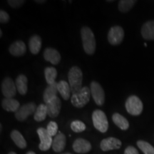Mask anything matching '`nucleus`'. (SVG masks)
Wrapping results in <instances>:
<instances>
[{
  "mask_svg": "<svg viewBox=\"0 0 154 154\" xmlns=\"http://www.w3.org/2000/svg\"><path fill=\"white\" fill-rule=\"evenodd\" d=\"M71 128L74 132L81 133L86 130V125L80 121H74L71 124Z\"/></svg>",
  "mask_w": 154,
  "mask_h": 154,
  "instance_id": "29",
  "label": "nucleus"
},
{
  "mask_svg": "<svg viewBox=\"0 0 154 154\" xmlns=\"http://www.w3.org/2000/svg\"><path fill=\"white\" fill-rule=\"evenodd\" d=\"M37 3H44V2H46V1H35Z\"/></svg>",
  "mask_w": 154,
  "mask_h": 154,
  "instance_id": "35",
  "label": "nucleus"
},
{
  "mask_svg": "<svg viewBox=\"0 0 154 154\" xmlns=\"http://www.w3.org/2000/svg\"><path fill=\"white\" fill-rule=\"evenodd\" d=\"M112 119L113 123L121 130L126 131L129 127V123H128V120L118 113H115L113 115Z\"/></svg>",
  "mask_w": 154,
  "mask_h": 154,
  "instance_id": "23",
  "label": "nucleus"
},
{
  "mask_svg": "<svg viewBox=\"0 0 154 154\" xmlns=\"http://www.w3.org/2000/svg\"><path fill=\"white\" fill-rule=\"evenodd\" d=\"M66 136L61 132H58L57 136L53 139L52 149L55 152H61L66 146Z\"/></svg>",
  "mask_w": 154,
  "mask_h": 154,
  "instance_id": "15",
  "label": "nucleus"
},
{
  "mask_svg": "<svg viewBox=\"0 0 154 154\" xmlns=\"http://www.w3.org/2000/svg\"><path fill=\"white\" fill-rule=\"evenodd\" d=\"M91 95L90 88H88L87 86H84L78 93L73 94L71 100L72 104L74 107L79 108V109L84 107L89 101Z\"/></svg>",
  "mask_w": 154,
  "mask_h": 154,
  "instance_id": "3",
  "label": "nucleus"
},
{
  "mask_svg": "<svg viewBox=\"0 0 154 154\" xmlns=\"http://www.w3.org/2000/svg\"><path fill=\"white\" fill-rule=\"evenodd\" d=\"M29 50L33 54H37L42 48V38L39 36L34 35L30 38L29 42Z\"/></svg>",
  "mask_w": 154,
  "mask_h": 154,
  "instance_id": "21",
  "label": "nucleus"
},
{
  "mask_svg": "<svg viewBox=\"0 0 154 154\" xmlns=\"http://www.w3.org/2000/svg\"><path fill=\"white\" fill-rule=\"evenodd\" d=\"M2 106L5 111L16 113L20 108V103L14 99H4L2 101Z\"/></svg>",
  "mask_w": 154,
  "mask_h": 154,
  "instance_id": "19",
  "label": "nucleus"
},
{
  "mask_svg": "<svg viewBox=\"0 0 154 154\" xmlns=\"http://www.w3.org/2000/svg\"><path fill=\"white\" fill-rule=\"evenodd\" d=\"M124 37V31L120 26H112L108 34V40L111 45H119Z\"/></svg>",
  "mask_w": 154,
  "mask_h": 154,
  "instance_id": "8",
  "label": "nucleus"
},
{
  "mask_svg": "<svg viewBox=\"0 0 154 154\" xmlns=\"http://www.w3.org/2000/svg\"><path fill=\"white\" fill-rule=\"evenodd\" d=\"M10 136L14 143L18 146L20 149H25L26 147V140L24 139V136H22L20 132L17 130L12 131L10 134Z\"/></svg>",
  "mask_w": 154,
  "mask_h": 154,
  "instance_id": "24",
  "label": "nucleus"
},
{
  "mask_svg": "<svg viewBox=\"0 0 154 154\" xmlns=\"http://www.w3.org/2000/svg\"><path fill=\"white\" fill-rule=\"evenodd\" d=\"M137 146L144 154H154V148L151 144L144 140H138Z\"/></svg>",
  "mask_w": 154,
  "mask_h": 154,
  "instance_id": "28",
  "label": "nucleus"
},
{
  "mask_svg": "<svg viewBox=\"0 0 154 154\" xmlns=\"http://www.w3.org/2000/svg\"><path fill=\"white\" fill-rule=\"evenodd\" d=\"M48 115L47 113V108L46 104H40L36 108V110L34 113V120L40 122L45 120L46 117Z\"/></svg>",
  "mask_w": 154,
  "mask_h": 154,
  "instance_id": "25",
  "label": "nucleus"
},
{
  "mask_svg": "<svg viewBox=\"0 0 154 154\" xmlns=\"http://www.w3.org/2000/svg\"><path fill=\"white\" fill-rule=\"evenodd\" d=\"M73 149L78 153H86L91 150V144L84 138H77L73 143Z\"/></svg>",
  "mask_w": 154,
  "mask_h": 154,
  "instance_id": "13",
  "label": "nucleus"
},
{
  "mask_svg": "<svg viewBox=\"0 0 154 154\" xmlns=\"http://www.w3.org/2000/svg\"><path fill=\"white\" fill-rule=\"evenodd\" d=\"M81 36L85 52L88 55L94 54L96 51V39L92 30L88 26H83L81 29Z\"/></svg>",
  "mask_w": 154,
  "mask_h": 154,
  "instance_id": "1",
  "label": "nucleus"
},
{
  "mask_svg": "<svg viewBox=\"0 0 154 154\" xmlns=\"http://www.w3.org/2000/svg\"><path fill=\"white\" fill-rule=\"evenodd\" d=\"M44 76L47 84L51 85L55 82V79L57 76V69L54 67H47L44 70Z\"/></svg>",
  "mask_w": 154,
  "mask_h": 154,
  "instance_id": "26",
  "label": "nucleus"
},
{
  "mask_svg": "<svg viewBox=\"0 0 154 154\" xmlns=\"http://www.w3.org/2000/svg\"><path fill=\"white\" fill-rule=\"evenodd\" d=\"M136 3V1L134 0H121L119 2L118 5L119 11L121 12H127L131 9Z\"/></svg>",
  "mask_w": 154,
  "mask_h": 154,
  "instance_id": "27",
  "label": "nucleus"
},
{
  "mask_svg": "<svg viewBox=\"0 0 154 154\" xmlns=\"http://www.w3.org/2000/svg\"><path fill=\"white\" fill-rule=\"evenodd\" d=\"M57 87L58 91L60 93L63 99L66 101L70 98V94L72 91H71V88L69 83L65 82V81H60L59 82H58Z\"/></svg>",
  "mask_w": 154,
  "mask_h": 154,
  "instance_id": "22",
  "label": "nucleus"
},
{
  "mask_svg": "<svg viewBox=\"0 0 154 154\" xmlns=\"http://www.w3.org/2000/svg\"><path fill=\"white\" fill-rule=\"evenodd\" d=\"M36 110V104L34 103H28L20 106L19 110L15 113V117L19 121H23L28 118L29 116L35 113Z\"/></svg>",
  "mask_w": 154,
  "mask_h": 154,
  "instance_id": "10",
  "label": "nucleus"
},
{
  "mask_svg": "<svg viewBox=\"0 0 154 154\" xmlns=\"http://www.w3.org/2000/svg\"><path fill=\"white\" fill-rule=\"evenodd\" d=\"M90 91L94 101L98 106H103L105 102V93L102 86L98 82H92Z\"/></svg>",
  "mask_w": 154,
  "mask_h": 154,
  "instance_id": "7",
  "label": "nucleus"
},
{
  "mask_svg": "<svg viewBox=\"0 0 154 154\" xmlns=\"http://www.w3.org/2000/svg\"><path fill=\"white\" fill-rule=\"evenodd\" d=\"M26 154H36L34 151H29L26 153Z\"/></svg>",
  "mask_w": 154,
  "mask_h": 154,
  "instance_id": "34",
  "label": "nucleus"
},
{
  "mask_svg": "<svg viewBox=\"0 0 154 154\" xmlns=\"http://www.w3.org/2000/svg\"><path fill=\"white\" fill-rule=\"evenodd\" d=\"M62 154H72V153H62Z\"/></svg>",
  "mask_w": 154,
  "mask_h": 154,
  "instance_id": "38",
  "label": "nucleus"
},
{
  "mask_svg": "<svg viewBox=\"0 0 154 154\" xmlns=\"http://www.w3.org/2000/svg\"><path fill=\"white\" fill-rule=\"evenodd\" d=\"M47 130L50 136L52 137V136H56L58 132V125L54 121H50L49 124L47 125Z\"/></svg>",
  "mask_w": 154,
  "mask_h": 154,
  "instance_id": "30",
  "label": "nucleus"
},
{
  "mask_svg": "<svg viewBox=\"0 0 154 154\" xmlns=\"http://www.w3.org/2000/svg\"><path fill=\"white\" fill-rule=\"evenodd\" d=\"M47 108L48 116L51 118H57L60 113L61 108V102L59 98H54L51 101H49L47 103H46Z\"/></svg>",
  "mask_w": 154,
  "mask_h": 154,
  "instance_id": "11",
  "label": "nucleus"
},
{
  "mask_svg": "<svg viewBox=\"0 0 154 154\" xmlns=\"http://www.w3.org/2000/svg\"><path fill=\"white\" fill-rule=\"evenodd\" d=\"M24 0H9L8 4L13 8H18L24 4Z\"/></svg>",
  "mask_w": 154,
  "mask_h": 154,
  "instance_id": "31",
  "label": "nucleus"
},
{
  "mask_svg": "<svg viewBox=\"0 0 154 154\" xmlns=\"http://www.w3.org/2000/svg\"><path fill=\"white\" fill-rule=\"evenodd\" d=\"M1 88L2 92L6 99H13V97L16 95V84L9 77H6L2 81Z\"/></svg>",
  "mask_w": 154,
  "mask_h": 154,
  "instance_id": "9",
  "label": "nucleus"
},
{
  "mask_svg": "<svg viewBox=\"0 0 154 154\" xmlns=\"http://www.w3.org/2000/svg\"><path fill=\"white\" fill-rule=\"evenodd\" d=\"M141 34L146 40H154V20L149 21L143 25Z\"/></svg>",
  "mask_w": 154,
  "mask_h": 154,
  "instance_id": "18",
  "label": "nucleus"
},
{
  "mask_svg": "<svg viewBox=\"0 0 154 154\" xmlns=\"http://www.w3.org/2000/svg\"><path fill=\"white\" fill-rule=\"evenodd\" d=\"M26 45L22 41H17L11 44L9 48V53L14 57H21L26 53Z\"/></svg>",
  "mask_w": 154,
  "mask_h": 154,
  "instance_id": "16",
  "label": "nucleus"
},
{
  "mask_svg": "<svg viewBox=\"0 0 154 154\" xmlns=\"http://www.w3.org/2000/svg\"><path fill=\"white\" fill-rule=\"evenodd\" d=\"M44 58L46 61H49L54 65H57L61 60V55L57 50L53 48H47L44 50Z\"/></svg>",
  "mask_w": 154,
  "mask_h": 154,
  "instance_id": "14",
  "label": "nucleus"
},
{
  "mask_svg": "<svg viewBox=\"0 0 154 154\" xmlns=\"http://www.w3.org/2000/svg\"><path fill=\"white\" fill-rule=\"evenodd\" d=\"M2 36V30H0V36Z\"/></svg>",
  "mask_w": 154,
  "mask_h": 154,
  "instance_id": "36",
  "label": "nucleus"
},
{
  "mask_svg": "<svg viewBox=\"0 0 154 154\" xmlns=\"http://www.w3.org/2000/svg\"><path fill=\"white\" fill-rule=\"evenodd\" d=\"M40 139V143L38 148L42 151H48L52 146V137L49 134L47 128H38L36 131Z\"/></svg>",
  "mask_w": 154,
  "mask_h": 154,
  "instance_id": "6",
  "label": "nucleus"
},
{
  "mask_svg": "<svg viewBox=\"0 0 154 154\" xmlns=\"http://www.w3.org/2000/svg\"><path fill=\"white\" fill-rule=\"evenodd\" d=\"M9 21V16L8 13H7L4 10L0 11V22H1L2 24H5V23L8 22Z\"/></svg>",
  "mask_w": 154,
  "mask_h": 154,
  "instance_id": "32",
  "label": "nucleus"
},
{
  "mask_svg": "<svg viewBox=\"0 0 154 154\" xmlns=\"http://www.w3.org/2000/svg\"><path fill=\"white\" fill-rule=\"evenodd\" d=\"M8 154H17V153H14V152H10V153H9Z\"/></svg>",
  "mask_w": 154,
  "mask_h": 154,
  "instance_id": "37",
  "label": "nucleus"
},
{
  "mask_svg": "<svg viewBox=\"0 0 154 154\" xmlns=\"http://www.w3.org/2000/svg\"><path fill=\"white\" fill-rule=\"evenodd\" d=\"M94 126L101 133H106L109 128V122L105 113L101 110H95L92 113Z\"/></svg>",
  "mask_w": 154,
  "mask_h": 154,
  "instance_id": "4",
  "label": "nucleus"
},
{
  "mask_svg": "<svg viewBox=\"0 0 154 154\" xmlns=\"http://www.w3.org/2000/svg\"><path fill=\"white\" fill-rule=\"evenodd\" d=\"M27 78L25 75L20 74L17 78L16 82H15L17 89L19 91V93L22 95H25L27 93Z\"/></svg>",
  "mask_w": 154,
  "mask_h": 154,
  "instance_id": "20",
  "label": "nucleus"
},
{
  "mask_svg": "<svg viewBox=\"0 0 154 154\" xmlns=\"http://www.w3.org/2000/svg\"><path fill=\"white\" fill-rule=\"evenodd\" d=\"M126 111L128 113L133 116H138L143 111V103L140 99L136 96H131L126 100Z\"/></svg>",
  "mask_w": 154,
  "mask_h": 154,
  "instance_id": "5",
  "label": "nucleus"
},
{
  "mask_svg": "<svg viewBox=\"0 0 154 154\" xmlns=\"http://www.w3.org/2000/svg\"><path fill=\"white\" fill-rule=\"evenodd\" d=\"M124 154H139L136 148L133 146H128L124 151Z\"/></svg>",
  "mask_w": 154,
  "mask_h": 154,
  "instance_id": "33",
  "label": "nucleus"
},
{
  "mask_svg": "<svg viewBox=\"0 0 154 154\" xmlns=\"http://www.w3.org/2000/svg\"><path fill=\"white\" fill-rule=\"evenodd\" d=\"M122 143L118 138L109 137L102 140L100 143V148L103 151H108L111 150L119 149L121 147Z\"/></svg>",
  "mask_w": 154,
  "mask_h": 154,
  "instance_id": "12",
  "label": "nucleus"
},
{
  "mask_svg": "<svg viewBox=\"0 0 154 154\" xmlns=\"http://www.w3.org/2000/svg\"><path fill=\"white\" fill-rule=\"evenodd\" d=\"M57 84L58 83L55 82L52 84H51V85L48 86L46 88V89L44 90L43 94V99L46 103H47L49 101H51V99H53L54 98L57 96V93L59 92V91H58Z\"/></svg>",
  "mask_w": 154,
  "mask_h": 154,
  "instance_id": "17",
  "label": "nucleus"
},
{
  "mask_svg": "<svg viewBox=\"0 0 154 154\" xmlns=\"http://www.w3.org/2000/svg\"><path fill=\"white\" fill-rule=\"evenodd\" d=\"M68 79L73 94L78 93L83 88V73L79 67L75 66L70 69L68 73Z\"/></svg>",
  "mask_w": 154,
  "mask_h": 154,
  "instance_id": "2",
  "label": "nucleus"
}]
</instances>
